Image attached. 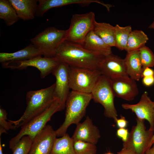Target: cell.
<instances>
[{"label": "cell", "instance_id": "cell-1", "mask_svg": "<svg viewBox=\"0 0 154 154\" xmlns=\"http://www.w3.org/2000/svg\"><path fill=\"white\" fill-rule=\"evenodd\" d=\"M105 56L88 51L80 44L65 40L55 50L52 57L70 66L99 69Z\"/></svg>", "mask_w": 154, "mask_h": 154}, {"label": "cell", "instance_id": "cell-2", "mask_svg": "<svg viewBox=\"0 0 154 154\" xmlns=\"http://www.w3.org/2000/svg\"><path fill=\"white\" fill-rule=\"evenodd\" d=\"M55 85V83L46 88L28 92L26 97L27 106L23 115L17 120H8L17 128L46 110L56 99Z\"/></svg>", "mask_w": 154, "mask_h": 154}, {"label": "cell", "instance_id": "cell-3", "mask_svg": "<svg viewBox=\"0 0 154 154\" xmlns=\"http://www.w3.org/2000/svg\"><path fill=\"white\" fill-rule=\"evenodd\" d=\"M92 99L91 93L72 90L69 93L65 104V117L62 124L55 130L57 136L66 133L71 124H77L85 114L86 108Z\"/></svg>", "mask_w": 154, "mask_h": 154}, {"label": "cell", "instance_id": "cell-4", "mask_svg": "<svg viewBox=\"0 0 154 154\" xmlns=\"http://www.w3.org/2000/svg\"><path fill=\"white\" fill-rule=\"evenodd\" d=\"M62 110L59 100L56 98L51 105L46 110L21 127L18 133L9 141V149L12 151L17 143L25 136H29L33 141L36 136L46 126L52 116L56 112Z\"/></svg>", "mask_w": 154, "mask_h": 154}, {"label": "cell", "instance_id": "cell-5", "mask_svg": "<svg viewBox=\"0 0 154 154\" xmlns=\"http://www.w3.org/2000/svg\"><path fill=\"white\" fill-rule=\"evenodd\" d=\"M102 75L99 69L69 66L70 89L91 93Z\"/></svg>", "mask_w": 154, "mask_h": 154}, {"label": "cell", "instance_id": "cell-6", "mask_svg": "<svg viewBox=\"0 0 154 154\" xmlns=\"http://www.w3.org/2000/svg\"><path fill=\"white\" fill-rule=\"evenodd\" d=\"M67 30L48 27L30 40L31 43L41 51L44 57H52L60 44L66 40Z\"/></svg>", "mask_w": 154, "mask_h": 154}, {"label": "cell", "instance_id": "cell-7", "mask_svg": "<svg viewBox=\"0 0 154 154\" xmlns=\"http://www.w3.org/2000/svg\"><path fill=\"white\" fill-rule=\"evenodd\" d=\"M91 93L94 102L100 104L104 107L105 116L113 119L115 122L117 118V114L114 104L115 96L110 79L102 75Z\"/></svg>", "mask_w": 154, "mask_h": 154}, {"label": "cell", "instance_id": "cell-8", "mask_svg": "<svg viewBox=\"0 0 154 154\" xmlns=\"http://www.w3.org/2000/svg\"><path fill=\"white\" fill-rule=\"evenodd\" d=\"M95 15L92 12L72 15L66 40L81 44L85 38L94 29Z\"/></svg>", "mask_w": 154, "mask_h": 154}, {"label": "cell", "instance_id": "cell-9", "mask_svg": "<svg viewBox=\"0 0 154 154\" xmlns=\"http://www.w3.org/2000/svg\"><path fill=\"white\" fill-rule=\"evenodd\" d=\"M136 121V125L132 127L127 141L123 142V147L131 149L135 154H145L151 147L154 131L146 129L144 120L137 118Z\"/></svg>", "mask_w": 154, "mask_h": 154}, {"label": "cell", "instance_id": "cell-10", "mask_svg": "<svg viewBox=\"0 0 154 154\" xmlns=\"http://www.w3.org/2000/svg\"><path fill=\"white\" fill-rule=\"evenodd\" d=\"M54 57H42L38 56L32 58L21 61H10L1 63L2 67L5 68L12 69H26L32 66L37 68L40 72V77L45 78L52 71L60 62Z\"/></svg>", "mask_w": 154, "mask_h": 154}, {"label": "cell", "instance_id": "cell-11", "mask_svg": "<svg viewBox=\"0 0 154 154\" xmlns=\"http://www.w3.org/2000/svg\"><path fill=\"white\" fill-rule=\"evenodd\" d=\"M69 66L60 62L54 69L52 73L56 78L54 96L59 100L63 109L65 107L70 88Z\"/></svg>", "mask_w": 154, "mask_h": 154}, {"label": "cell", "instance_id": "cell-12", "mask_svg": "<svg viewBox=\"0 0 154 154\" xmlns=\"http://www.w3.org/2000/svg\"><path fill=\"white\" fill-rule=\"evenodd\" d=\"M121 106L125 109L131 110L135 114L137 118L146 120L149 123V129L154 131V101L151 100L147 92L143 93L137 104H124Z\"/></svg>", "mask_w": 154, "mask_h": 154}, {"label": "cell", "instance_id": "cell-13", "mask_svg": "<svg viewBox=\"0 0 154 154\" xmlns=\"http://www.w3.org/2000/svg\"><path fill=\"white\" fill-rule=\"evenodd\" d=\"M56 137L52 126L46 125L34 138L28 154H50Z\"/></svg>", "mask_w": 154, "mask_h": 154}, {"label": "cell", "instance_id": "cell-14", "mask_svg": "<svg viewBox=\"0 0 154 154\" xmlns=\"http://www.w3.org/2000/svg\"><path fill=\"white\" fill-rule=\"evenodd\" d=\"M115 96L130 101L139 93L136 81L129 76H123L110 79Z\"/></svg>", "mask_w": 154, "mask_h": 154}, {"label": "cell", "instance_id": "cell-15", "mask_svg": "<svg viewBox=\"0 0 154 154\" xmlns=\"http://www.w3.org/2000/svg\"><path fill=\"white\" fill-rule=\"evenodd\" d=\"M99 70L102 75L110 79L128 76L124 59L112 53L104 56L100 63Z\"/></svg>", "mask_w": 154, "mask_h": 154}, {"label": "cell", "instance_id": "cell-16", "mask_svg": "<svg viewBox=\"0 0 154 154\" xmlns=\"http://www.w3.org/2000/svg\"><path fill=\"white\" fill-rule=\"evenodd\" d=\"M100 137L98 127L87 116L82 123L77 124L76 129L71 137L73 142L81 141L96 144Z\"/></svg>", "mask_w": 154, "mask_h": 154}, {"label": "cell", "instance_id": "cell-17", "mask_svg": "<svg viewBox=\"0 0 154 154\" xmlns=\"http://www.w3.org/2000/svg\"><path fill=\"white\" fill-rule=\"evenodd\" d=\"M43 55V52L31 43L25 48L12 53H0V62L21 61Z\"/></svg>", "mask_w": 154, "mask_h": 154}, {"label": "cell", "instance_id": "cell-18", "mask_svg": "<svg viewBox=\"0 0 154 154\" xmlns=\"http://www.w3.org/2000/svg\"><path fill=\"white\" fill-rule=\"evenodd\" d=\"M127 52L124 59L127 74L135 81H139L142 78L143 72L139 49Z\"/></svg>", "mask_w": 154, "mask_h": 154}, {"label": "cell", "instance_id": "cell-19", "mask_svg": "<svg viewBox=\"0 0 154 154\" xmlns=\"http://www.w3.org/2000/svg\"><path fill=\"white\" fill-rule=\"evenodd\" d=\"M20 19H33L38 6V0H9Z\"/></svg>", "mask_w": 154, "mask_h": 154}, {"label": "cell", "instance_id": "cell-20", "mask_svg": "<svg viewBox=\"0 0 154 154\" xmlns=\"http://www.w3.org/2000/svg\"><path fill=\"white\" fill-rule=\"evenodd\" d=\"M80 44L88 51L98 52L104 56L112 53L111 47L106 44L96 35L93 30L88 33Z\"/></svg>", "mask_w": 154, "mask_h": 154}, {"label": "cell", "instance_id": "cell-21", "mask_svg": "<svg viewBox=\"0 0 154 154\" xmlns=\"http://www.w3.org/2000/svg\"><path fill=\"white\" fill-rule=\"evenodd\" d=\"M93 31L107 45L115 46L114 26L106 23L95 21Z\"/></svg>", "mask_w": 154, "mask_h": 154}, {"label": "cell", "instance_id": "cell-22", "mask_svg": "<svg viewBox=\"0 0 154 154\" xmlns=\"http://www.w3.org/2000/svg\"><path fill=\"white\" fill-rule=\"evenodd\" d=\"M50 154H76L73 142L68 134L56 138Z\"/></svg>", "mask_w": 154, "mask_h": 154}, {"label": "cell", "instance_id": "cell-23", "mask_svg": "<svg viewBox=\"0 0 154 154\" xmlns=\"http://www.w3.org/2000/svg\"><path fill=\"white\" fill-rule=\"evenodd\" d=\"M0 18L7 26L13 25L20 19L9 0H0Z\"/></svg>", "mask_w": 154, "mask_h": 154}, {"label": "cell", "instance_id": "cell-24", "mask_svg": "<svg viewBox=\"0 0 154 154\" xmlns=\"http://www.w3.org/2000/svg\"><path fill=\"white\" fill-rule=\"evenodd\" d=\"M149 40L147 35L141 30L132 31L128 39L127 52L139 50L145 45Z\"/></svg>", "mask_w": 154, "mask_h": 154}, {"label": "cell", "instance_id": "cell-25", "mask_svg": "<svg viewBox=\"0 0 154 154\" xmlns=\"http://www.w3.org/2000/svg\"><path fill=\"white\" fill-rule=\"evenodd\" d=\"M114 29L115 47L121 50H126L129 36L132 31L131 27H123L117 24Z\"/></svg>", "mask_w": 154, "mask_h": 154}, {"label": "cell", "instance_id": "cell-26", "mask_svg": "<svg viewBox=\"0 0 154 154\" xmlns=\"http://www.w3.org/2000/svg\"><path fill=\"white\" fill-rule=\"evenodd\" d=\"M139 51L143 71L147 68L154 66V54L151 49L145 45L140 48Z\"/></svg>", "mask_w": 154, "mask_h": 154}, {"label": "cell", "instance_id": "cell-27", "mask_svg": "<svg viewBox=\"0 0 154 154\" xmlns=\"http://www.w3.org/2000/svg\"><path fill=\"white\" fill-rule=\"evenodd\" d=\"M73 146L76 154H96V144L81 141L73 142Z\"/></svg>", "mask_w": 154, "mask_h": 154}, {"label": "cell", "instance_id": "cell-28", "mask_svg": "<svg viewBox=\"0 0 154 154\" xmlns=\"http://www.w3.org/2000/svg\"><path fill=\"white\" fill-rule=\"evenodd\" d=\"M33 140L28 135L23 137L16 145L12 151V154H28Z\"/></svg>", "mask_w": 154, "mask_h": 154}, {"label": "cell", "instance_id": "cell-29", "mask_svg": "<svg viewBox=\"0 0 154 154\" xmlns=\"http://www.w3.org/2000/svg\"><path fill=\"white\" fill-rule=\"evenodd\" d=\"M7 113L5 109L0 108V135L3 133H7V131L10 129H15L17 128L15 125L13 124L7 119Z\"/></svg>", "mask_w": 154, "mask_h": 154}, {"label": "cell", "instance_id": "cell-30", "mask_svg": "<svg viewBox=\"0 0 154 154\" xmlns=\"http://www.w3.org/2000/svg\"><path fill=\"white\" fill-rule=\"evenodd\" d=\"M129 134L128 129L125 128H119L116 131L117 135L122 139L123 142L127 141Z\"/></svg>", "mask_w": 154, "mask_h": 154}, {"label": "cell", "instance_id": "cell-31", "mask_svg": "<svg viewBox=\"0 0 154 154\" xmlns=\"http://www.w3.org/2000/svg\"><path fill=\"white\" fill-rule=\"evenodd\" d=\"M119 128H125L127 126L128 121L125 118L121 115L119 119L117 118L115 122Z\"/></svg>", "mask_w": 154, "mask_h": 154}, {"label": "cell", "instance_id": "cell-32", "mask_svg": "<svg viewBox=\"0 0 154 154\" xmlns=\"http://www.w3.org/2000/svg\"><path fill=\"white\" fill-rule=\"evenodd\" d=\"M142 82L146 86H150L154 83V76L143 77Z\"/></svg>", "mask_w": 154, "mask_h": 154}, {"label": "cell", "instance_id": "cell-33", "mask_svg": "<svg viewBox=\"0 0 154 154\" xmlns=\"http://www.w3.org/2000/svg\"><path fill=\"white\" fill-rule=\"evenodd\" d=\"M154 76V71L150 68H145L143 71L142 74V78Z\"/></svg>", "mask_w": 154, "mask_h": 154}, {"label": "cell", "instance_id": "cell-34", "mask_svg": "<svg viewBox=\"0 0 154 154\" xmlns=\"http://www.w3.org/2000/svg\"><path fill=\"white\" fill-rule=\"evenodd\" d=\"M117 154H135L131 149L125 147H123L122 149L117 153Z\"/></svg>", "mask_w": 154, "mask_h": 154}, {"label": "cell", "instance_id": "cell-35", "mask_svg": "<svg viewBox=\"0 0 154 154\" xmlns=\"http://www.w3.org/2000/svg\"><path fill=\"white\" fill-rule=\"evenodd\" d=\"M152 147L148 149L145 154H154V143Z\"/></svg>", "mask_w": 154, "mask_h": 154}, {"label": "cell", "instance_id": "cell-36", "mask_svg": "<svg viewBox=\"0 0 154 154\" xmlns=\"http://www.w3.org/2000/svg\"><path fill=\"white\" fill-rule=\"evenodd\" d=\"M148 28L154 29V19L153 22L149 26Z\"/></svg>", "mask_w": 154, "mask_h": 154}, {"label": "cell", "instance_id": "cell-37", "mask_svg": "<svg viewBox=\"0 0 154 154\" xmlns=\"http://www.w3.org/2000/svg\"><path fill=\"white\" fill-rule=\"evenodd\" d=\"M1 138H0V154H3L2 149V146L1 144Z\"/></svg>", "mask_w": 154, "mask_h": 154}, {"label": "cell", "instance_id": "cell-38", "mask_svg": "<svg viewBox=\"0 0 154 154\" xmlns=\"http://www.w3.org/2000/svg\"><path fill=\"white\" fill-rule=\"evenodd\" d=\"M154 143V134L153 135V136L152 138V139H151L150 145V147H151V146L153 145V143Z\"/></svg>", "mask_w": 154, "mask_h": 154}, {"label": "cell", "instance_id": "cell-39", "mask_svg": "<svg viewBox=\"0 0 154 154\" xmlns=\"http://www.w3.org/2000/svg\"><path fill=\"white\" fill-rule=\"evenodd\" d=\"M104 154H114L112 153H110V152H108L106 153H105Z\"/></svg>", "mask_w": 154, "mask_h": 154}]
</instances>
